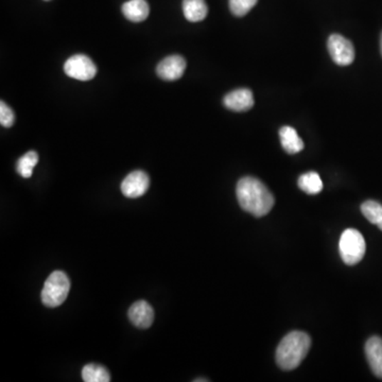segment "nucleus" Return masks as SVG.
Wrapping results in <instances>:
<instances>
[{
	"label": "nucleus",
	"mask_w": 382,
	"mask_h": 382,
	"mask_svg": "<svg viewBox=\"0 0 382 382\" xmlns=\"http://www.w3.org/2000/svg\"><path fill=\"white\" fill-rule=\"evenodd\" d=\"M311 346V339L303 331H292L277 349V363L284 371H292L301 363Z\"/></svg>",
	"instance_id": "obj_2"
},
{
	"label": "nucleus",
	"mask_w": 382,
	"mask_h": 382,
	"mask_svg": "<svg viewBox=\"0 0 382 382\" xmlns=\"http://www.w3.org/2000/svg\"><path fill=\"white\" fill-rule=\"evenodd\" d=\"M183 12L188 21L197 23L207 16L208 6L205 0H184Z\"/></svg>",
	"instance_id": "obj_14"
},
{
	"label": "nucleus",
	"mask_w": 382,
	"mask_h": 382,
	"mask_svg": "<svg viewBox=\"0 0 382 382\" xmlns=\"http://www.w3.org/2000/svg\"><path fill=\"white\" fill-rule=\"evenodd\" d=\"M186 69V61L183 56H167L160 61L156 67V73L158 77L165 81H175L183 77Z\"/></svg>",
	"instance_id": "obj_7"
},
{
	"label": "nucleus",
	"mask_w": 382,
	"mask_h": 382,
	"mask_svg": "<svg viewBox=\"0 0 382 382\" xmlns=\"http://www.w3.org/2000/svg\"><path fill=\"white\" fill-rule=\"evenodd\" d=\"M199 381H208V379H195V382H199Z\"/></svg>",
	"instance_id": "obj_21"
},
{
	"label": "nucleus",
	"mask_w": 382,
	"mask_h": 382,
	"mask_svg": "<svg viewBox=\"0 0 382 382\" xmlns=\"http://www.w3.org/2000/svg\"><path fill=\"white\" fill-rule=\"evenodd\" d=\"M236 193L241 208L258 218L268 215L274 206L275 200L271 191L255 177H242L238 182Z\"/></svg>",
	"instance_id": "obj_1"
},
{
	"label": "nucleus",
	"mask_w": 382,
	"mask_h": 382,
	"mask_svg": "<svg viewBox=\"0 0 382 382\" xmlns=\"http://www.w3.org/2000/svg\"><path fill=\"white\" fill-rule=\"evenodd\" d=\"M15 123L14 112L4 101L0 102V123L2 127L11 128Z\"/></svg>",
	"instance_id": "obj_20"
},
{
	"label": "nucleus",
	"mask_w": 382,
	"mask_h": 382,
	"mask_svg": "<svg viewBox=\"0 0 382 382\" xmlns=\"http://www.w3.org/2000/svg\"><path fill=\"white\" fill-rule=\"evenodd\" d=\"M38 162V154L36 151H29L21 156L19 160H17L16 170L21 177H25V179H29L32 177L33 173V169L36 168V165Z\"/></svg>",
	"instance_id": "obj_16"
},
{
	"label": "nucleus",
	"mask_w": 382,
	"mask_h": 382,
	"mask_svg": "<svg viewBox=\"0 0 382 382\" xmlns=\"http://www.w3.org/2000/svg\"><path fill=\"white\" fill-rule=\"evenodd\" d=\"M361 212L373 224L382 231V205L378 202L368 200L361 205Z\"/></svg>",
	"instance_id": "obj_18"
},
{
	"label": "nucleus",
	"mask_w": 382,
	"mask_h": 382,
	"mask_svg": "<svg viewBox=\"0 0 382 382\" xmlns=\"http://www.w3.org/2000/svg\"><path fill=\"white\" fill-rule=\"evenodd\" d=\"M279 138H281L282 145L284 150L289 154H296L304 149V142L297 134L296 130L292 127L282 128L279 130Z\"/></svg>",
	"instance_id": "obj_13"
},
{
	"label": "nucleus",
	"mask_w": 382,
	"mask_h": 382,
	"mask_svg": "<svg viewBox=\"0 0 382 382\" xmlns=\"http://www.w3.org/2000/svg\"><path fill=\"white\" fill-rule=\"evenodd\" d=\"M223 104L234 112H247L254 106L253 93L249 88L233 91L225 96Z\"/></svg>",
	"instance_id": "obj_10"
},
{
	"label": "nucleus",
	"mask_w": 382,
	"mask_h": 382,
	"mask_svg": "<svg viewBox=\"0 0 382 382\" xmlns=\"http://www.w3.org/2000/svg\"><path fill=\"white\" fill-rule=\"evenodd\" d=\"M297 184L299 187L308 195H318L323 190L322 180L314 171L301 175Z\"/></svg>",
	"instance_id": "obj_15"
},
{
	"label": "nucleus",
	"mask_w": 382,
	"mask_h": 382,
	"mask_svg": "<svg viewBox=\"0 0 382 382\" xmlns=\"http://www.w3.org/2000/svg\"><path fill=\"white\" fill-rule=\"evenodd\" d=\"M327 48L336 65L347 66L355 60V48L353 43L340 34H331L329 36Z\"/></svg>",
	"instance_id": "obj_6"
},
{
	"label": "nucleus",
	"mask_w": 382,
	"mask_h": 382,
	"mask_svg": "<svg viewBox=\"0 0 382 382\" xmlns=\"http://www.w3.org/2000/svg\"><path fill=\"white\" fill-rule=\"evenodd\" d=\"M150 187V179L143 171H133L127 175L121 183V192L129 199H138L147 192Z\"/></svg>",
	"instance_id": "obj_8"
},
{
	"label": "nucleus",
	"mask_w": 382,
	"mask_h": 382,
	"mask_svg": "<svg viewBox=\"0 0 382 382\" xmlns=\"http://www.w3.org/2000/svg\"><path fill=\"white\" fill-rule=\"evenodd\" d=\"M71 290V281L62 271H54L45 282L41 294L43 304L48 308H56L66 301Z\"/></svg>",
	"instance_id": "obj_3"
},
{
	"label": "nucleus",
	"mask_w": 382,
	"mask_h": 382,
	"mask_svg": "<svg viewBox=\"0 0 382 382\" xmlns=\"http://www.w3.org/2000/svg\"><path fill=\"white\" fill-rule=\"evenodd\" d=\"M381 54H382V33H381Z\"/></svg>",
	"instance_id": "obj_22"
},
{
	"label": "nucleus",
	"mask_w": 382,
	"mask_h": 382,
	"mask_svg": "<svg viewBox=\"0 0 382 382\" xmlns=\"http://www.w3.org/2000/svg\"><path fill=\"white\" fill-rule=\"evenodd\" d=\"M45 1H49V0H45Z\"/></svg>",
	"instance_id": "obj_23"
},
{
	"label": "nucleus",
	"mask_w": 382,
	"mask_h": 382,
	"mask_svg": "<svg viewBox=\"0 0 382 382\" xmlns=\"http://www.w3.org/2000/svg\"><path fill=\"white\" fill-rule=\"evenodd\" d=\"M123 14L133 23L145 21L150 14V6L145 0H129L123 4Z\"/></svg>",
	"instance_id": "obj_12"
},
{
	"label": "nucleus",
	"mask_w": 382,
	"mask_h": 382,
	"mask_svg": "<svg viewBox=\"0 0 382 382\" xmlns=\"http://www.w3.org/2000/svg\"><path fill=\"white\" fill-rule=\"evenodd\" d=\"M258 0H229V9L235 16L247 15L257 4Z\"/></svg>",
	"instance_id": "obj_19"
},
{
	"label": "nucleus",
	"mask_w": 382,
	"mask_h": 382,
	"mask_svg": "<svg viewBox=\"0 0 382 382\" xmlns=\"http://www.w3.org/2000/svg\"><path fill=\"white\" fill-rule=\"evenodd\" d=\"M339 249L343 262L347 266H355L364 257L366 249V240L357 229H347L341 236Z\"/></svg>",
	"instance_id": "obj_4"
},
{
	"label": "nucleus",
	"mask_w": 382,
	"mask_h": 382,
	"mask_svg": "<svg viewBox=\"0 0 382 382\" xmlns=\"http://www.w3.org/2000/svg\"><path fill=\"white\" fill-rule=\"evenodd\" d=\"M130 321L138 329H149L154 321V310L148 301H138L130 307Z\"/></svg>",
	"instance_id": "obj_9"
},
{
	"label": "nucleus",
	"mask_w": 382,
	"mask_h": 382,
	"mask_svg": "<svg viewBox=\"0 0 382 382\" xmlns=\"http://www.w3.org/2000/svg\"><path fill=\"white\" fill-rule=\"evenodd\" d=\"M82 378L86 382H108L110 373L99 364H88L82 370Z\"/></svg>",
	"instance_id": "obj_17"
},
{
	"label": "nucleus",
	"mask_w": 382,
	"mask_h": 382,
	"mask_svg": "<svg viewBox=\"0 0 382 382\" xmlns=\"http://www.w3.org/2000/svg\"><path fill=\"white\" fill-rule=\"evenodd\" d=\"M64 71L68 77L79 81H90L97 73V67L92 58L84 54H76L66 61Z\"/></svg>",
	"instance_id": "obj_5"
},
{
	"label": "nucleus",
	"mask_w": 382,
	"mask_h": 382,
	"mask_svg": "<svg viewBox=\"0 0 382 382\" xmlns=\"http://www.w3.org/2000/svg\"><path fill=\"white\" fill-rule=\"evenodd\" d=\"M366 355L371 370L378 378H382V339L374 336L366 343Z\"/></svg>",
	"instance_id": "obj_11"
}]
</instances>
